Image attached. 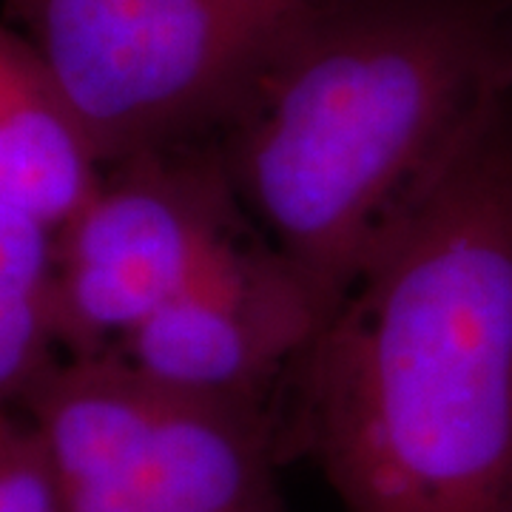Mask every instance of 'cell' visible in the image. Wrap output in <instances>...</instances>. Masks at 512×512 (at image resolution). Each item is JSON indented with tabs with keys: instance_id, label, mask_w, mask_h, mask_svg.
Masks as SVG:
<instances>
[{
	"instance_id": "cell-1",
	"label": "cell",
	"mask_w": 512,
	"mask_h": 512,
	"mask_svg": "<svg viewBox=\"0 0 512 512\" xmlns=\"http://www.w3.org/2000/svg\"><path fill=\"white\" fill-rule=\"evenodd\" d=\"M279 424L345 512H512V106L328 313Z\"/></svg>"
},
{
	"instance_id": "cell-2",
	"label": "cell",
	"mask_w": 512,
	"mask_h": 512,
	"mask_svg": "<svg viewBox=\"0 0 512 512\" xmlns=\"http://www.w3.org/2000/svg\"><path fill=\"white\" fill-rule=\"evenodd\" d=\"M510 106L512 0H322L214 140L330 313Z\"/></svg>"
},
{
	"instance_id": "cell-3",
	"label": "cell",
	"mask_w": 512,
	"mask_h": 512,
	"mask_svg": "<svg viewBox=\"0 0 512 512\" xmlns=\"http://www.w3.org/2000/svg\"><path fill=\"white\" fill-rule=\"evenodd\" d=\"M322 0H0L103 168L214 140Z\"/></svg>"
},
{
	"instance_id": "cell-4",
	"label": "cell",
	"mask_w": 512,
	"mask_h": 512,
	"mask_svg": "<svg viewBox=\"0 0 512 512\" xmlns=\"http://www.w3.org/2000/svg\"><path fill=\"white\" fill-rule=\"evenodd\" d=\"M63 512H288L271 413L191 399L114 356H63L20 404Z\"/></svg>"
},
{
	"instance_id": "cell-5",
	"label": "cell",
	"mask_w": 512,
	"mask_h": 512,
	"mask_svg": "<svg viewBox=\"0 0 512 512\" xmlns=\"http://www.w3.org/2000/svg\"><path fill=\"white\" fill-rule=\"evenodd\" d=\"M251 228L217 140L106 165L55 231L63 356H103Z\"/></svg>"
},
{
	"instance_id": "cell-6",
	"label": "cell",
	"mask_w": 512,
	"mask_h": 512,
	"mask_svg": "<svg viewBox=\"0 0 512 512\" xmlns=\"http://www.w3.org/2000/svg\"><path fill=\"white\" fill-rule=\"evenodd\" d=\"M325 319L311 285L251 225L114 356L165 390L279 421L285 387Z\"/></svg>"
},
{
	"instance_id": "cell-7",
	"label": "cell",
	"mask_w": 512,
	"mask_h": 512,
	"mask_svg": "<svg viewBox=\"0 0 512 512\" xmlns=\"http://www.w3.org/2000/svg\"><path fill=\"white\" fill-rule=\"evenodd\" d=\"M103 177V163L52 74L15 26L0 23V208L60 228Z\"/></svg>"
},
{
	"instance_id": "cell-8",
	"label": "cell",
	"mask_w": 512,
	"mask_h": 512,
	"mask_svg": "<svg viewBox=\"0 0 512 512\" xmlns=\"http://www.w3.org/2000/svg\"><path fill=\"white\" fill-rule=\"evenodd\" d=\"M60 359L55 228L0 208V410H20Z\"/></svg>"
},
{
	"instance_id": "cell-9",
	"label": "cell",
	"mask_w": 512,
	"mask_h": 512,
	"mask_svg": "<svg viewBox=\"0 0 512 512\" xmlns=\"http://www.w3.org/2000/svg\"><path fill=\"white\" fill-rule=\"evenodd\" d=\"M0 512H63L40 441L20 410H0Z\"/></svg>"
}]
</instances>
